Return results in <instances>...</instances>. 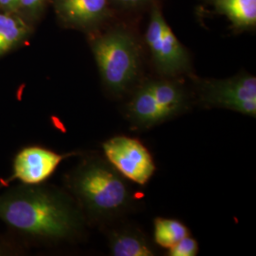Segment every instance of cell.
<instances>
[{
	"mask_svg": "<svg viewBox=\"0 0 256 256\" xmlns=\"http://www.w3.org/2000/svg\"><path fill=\"white\" fill-rule=\"evenodd\" d=\"M77 202L54 188L16 186L0 196V220L22 238L48 242L77 238L84 218Z\"/></svg>",
	"mask_w": 256,
	"mask_h": 256,
	"instance_id": "6da1fadb",
	"label": "cell"
},
{
	"mask_svg": "<svg viewBox=\"0 0 256 256\" xmlns=\"http://www.w3.org/2000/svg\"><path fill=\"white\" fill-rule=\"evenodd\" d=\"M122 176L100 160H88L68 176L66 186L92 220H106L124 212L132 198Z\"/></svg>",
	"mask_w": 256,
	"mask_h": 256,
	"instance_id": "7a4b0ae2",
	"label": "cell"
},
{
	"mask_svg": "<svg viewBox=\"0 0 256 256\" xmlns=\"http://www.w3.org/2000/svg\"><path fill=\"white\" fill-rule=\"evenodd\" d=\"M92 48L108 90L116 95L126 92L138 72L140 52L134 38L126 32L114 30L93 39Z\"/></svg>",
	"mask_w": 256,
	"mask_h": 256,
	"instance_id": "3957f363",
	"label": "cell"
},
{
	"mask_svg": "<svg viewBox=\"0 0 256 256\" xmlns=\"http://www.w3.org/2000/svg\"><path fill=\"white\" fill-rule=\"evenodd\" d=\"M146 42L160 72L174 76L190 68V57L168 26L160 10H153L146 30Z\"/></svg>",
	"mask_w": 256,
	"mask_h": 256,
	"instance_id": "277c9868",
	"label": "cell"
},
{
	"mask_svg": "<svg viewBox=\"0 0 256 256\" xmlns=\"http://www.w3.org/2000/svg\"><path fill=\"white\" fill-rule=\"evenodd\" d=\"M104 155L120 174L142 186L155 174L152 155L138 140L126 136L112 138L102 146Z\"/></svg>",
	"mask_w": 256,
	"mask_h": 256,
	"instance_id": "5b68a950",
	"label": "cell"
},
{
	"mask_svg": "<svg viewBox=\"0 0 256 256\" xmlns=\"http://www.w3.org/2000/svg\"><path fill=\"white\" fill-rule=\"evenodd\" d=\"M200 100L208 108L232 110L256 118V79L241 75L221 81L205 82Z\"/></svg>",
	"mask_w": 256,
	"mask_h": 256,
	"instance_id": "8992f818",
	"label": "cell"
},
{
	"mask_svg": "<svg viewBox=\"0 0 256 256\" xmlns=\"http://www.w3.org/2000/svg\"><path fill=\"white\" fill-rule=\"evenodd\" d=\"M70 156L61 155L44 147H26L14 158L12 180L25 185L43 184Z\"/></svg>",
	"mask_w": 256,
	"mask_h": 256,
	"instance_id": "52a82bcc",
	"label": "cell"
},
{
	"mask_svg": "<svg viewBox=\"0 0 256 256\" xmlns=\"http://www.w3.org/2000/svg\"><path fill=\"white\" fill-rule=\"evenodd\" d=\"M108 0H54L59 18L68 27L88 30L106 16Z\"/></svg>",
	"mask_w": 256,
	"mask_h": 256,
	"instance_id": "ba28073f",
	"label": "cell"
},
{
	"mask_svg": "<svg viewBox=\"0 0 256 256\" xmlns=\"http://www.w3.org/2000/svg\"><path fill=\"white\" fill-rule=\"evenodd\" d=\"M126 114L132 124L142 128H153L171 119L147 84L135 93L126 106Z\"/></svg>",
	"mask_w": 256,
	"mask_h": 256,
	"instance_id": "9c48e42d",
	"label": "cell"
},
{
	"mask_svg": "<svg viewBox=\"0 0 256 256\" xmlns=\"http://www.w3.org/2000/svg\"><path fill=\"white\" fill-rule=\"evenodd\" d=\"M32 30V25L18 12L0 10V57L23 45Z\"/></svg>",
	"mask_w": 256,
	"mask_h": 256,
	"instance_id": "30bf717a",
	"label": "cell"
},
{
	"mask_svg": "<svg viewBox=\"0 0 256 256\" xmlns=\"http://www.w3.org/2000/svg\"><path fill=\"white\" fill-rule=\"evenodd\" d=\"M110 248L115 256H152L155 252L146 238L136 230L122 229L113 232Z\"/></svg>",
	"mask_w": 256,
	"mask_h": 256,
	"instance_id": "8fae6325",
	"label": "cell"
},
{
	"mask_svg": "<svg viewBox=\"0 0 256 256\" xmlns=\"http://www.w3.org/2000/svg\"><path fill=\"white\" fill-rule=\"evenodd\" d=\"M147 86L170 118L180 114L187 108L186 94L178 84L168 81H153L147 82Z\"/></svg>",
	"mask_w": 256,
	"mask_h": 256,
	"instance_id": "7c38bea8",
	"label": "cell"
},
{
	"mask_svg": "<svg viewBox=\"0 0 256 256\" xmlns=\"http://www.w3.org/2000/svg\"><path fill=\"white\" fill-rule=\"evenodd\" d=\"M216 9L238 28L254 27L256 0H212Z\"/></svg>",
	"mask_w": 256,
	"mask_h": 256,
	"instance_id": "4fadbf2b",
	"label": "cell"
},
{
	"mask_svg": "<svg viewBox=\"0 0 256 256\" xmlns=\"http://www.w3.org/2000/svg\"><path fill=\"white\" fill-rule=\"evenodd\" d=\"M189 236L188 228L180 221L167 218H156L154 223L156 243L164 248H170Z\"/></svg>",
	"mask_w": 256,
	"mask_h": 256,
	"instance_id": "5bb4252c",
	"label": "cell"
},
{
	"mask_svg": "<svg viewBox=\"0 0 256 256\" xmlns=\"http://www.w3.org/2000/svg\"><path fill=\"white\" fill-rule=\"evenodd\" d=\"M46 1L48 0H19L18 14L32 25L41 16Z\"/></svg>",
	"mask_w": 256,
	"mask_h": 256,
	"instance_id": "9a60e30c",
	"label": "cell"
},
{
	"mask_svg": "<svg viewBox=\"0 0 256 256\" xmlns=\"http://www.w3.org/2000/svg\"><path fill=\"white\" fill-rule=\"evenodd\" d=\"M169 252L171 256H196L198 254V244L194 238L188 236L170 248Z\"/></svg>",
	"mask_w": 256,
	"mask_h": 256,
	"instance_id": "2e32d148",
	"label": "cell"
},
{
	"mask_svg": "<svg viewBox=\"0 0 256 256\" xmlns=\"http://www.w3.org/2000/svg\"><path fill=\"white\" fill-rule=\"evenodd\" d=\"M25 252V248L18 242L7 238H0V256H18Z\"/></svg>",
	"mask_w": 256,
	"mask_h": 256,
	"instance_id": "e0dca14e",
	"label": "cell"
},
{
	"mask_svg": "<svg viewBox=\"0 0 256 256\" xmlns=\"http://www.w3.org/2000/svg\"><path fill=\"white\" fill-rule=\"evenodd\" d=\"M146 1L148 0H115V3L124 7H136Z\"/></svg>",
	"mask_w": 256,
	"mask_h": 256,
	"instance_id": "ac0fdd59",
	"label": "cell"
},
{
	"mask_svg": "<svg viewBox=\"0 0 256 256\" xmlns=\"http://www.w3.org/2000/svg\"><path fill=\"white\" fill-rule=\"evenodd\" d=\"M112 1H113V2H115V0H112Z\"/></svg>",
	"mask_w": 256,
	"mask_h": 256,
	"instance_id": "d6986e66",
	"label": "cell"
}]
</instances>
